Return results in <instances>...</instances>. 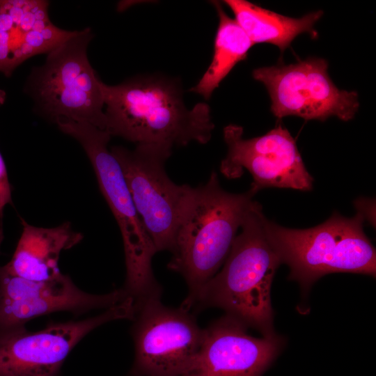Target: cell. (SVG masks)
Instances as JSON below:
<instances>
[{
  "label": "cell",
  "instance_id": "obj_3",
  "mask_svg": "<svg viewBox=\"0 0 376 376\" xmlns=\"http://www.w3.org/2000/svg\"><path fill=\"white\" fill-rule=\"evenodd\" d=\"M256 195L250 189L230 193L212 171L194 187L178 226L167 267L180 274L188 289L182 304L191 311L202 289L224 263Z\"/></svg>",
  "mask_w": 376,
  "mask_h": 376
},
{
  "label": "cell",
  "instance_id": "obj_8",
  "mask_svg": "<svg viewBox=\"0 0 376 376\" xmlns=\"http://www.w3.org/2000/svg\"><path fill=\"white\" fill-rule=\"evenodd\" d=\"M252 76L267 88L271 111L278 118L293 116L304 120L354 118L359 107L358 93L339 89L328 74V63L309 58L290 65L262 67Z\"/></svg>",
  "mask_w": 376,
  "mask_h": 376
},
{
  "label": "cell",
  "instance_id": "obj_1",
  "mask_svg": "<svg viewBox=\"0 0 376 376\" xmlns=\"http://www.w3.org/2000/svg\"><path fill=\"white\" fill-rule=\"evenodd\" d=\"M109 134L137 144L185 146L205 144L214 125L205 102L187 109L176 81L160 76H136L116 85L102 83Z\"/></svg>",
  "mask_w": 376,
  "mask_h": 376
},
{
  "label": "cell",
  "instance_id": "obj_11",
  "mask_svg": "<svg viewBox=\"0 0 376 376\" xmlns=\"http://www.w3.org/2000/svg\"><path fill=\"white\" fill-rule=\"evenodd\" d=\"M242 136L239 125H228L224 129L228 152L220 171L225 177L237 178L247 170L253 178L250 189L255 194L270 187L313 189V178L286 128L279 125L260 136L244 139Z\"/></svg>",
  "mask_w": 376,
  "mask_h": 376
},
{
  "label": "cell",
  "instance_id": "obj_12",
  "mask_svg": "<svg viewBox=\"0 0 376 376\" xmlns=\"http://www.w3.org/2000/svg\"><path fill=\"white\" fill-rule=\"evenodd\" d=\"M128 297L123 288L103 295L86 292L62 273L51 280L31 281L0 266V331L25 326L34 318L54 312L105 310Z\"/></svg>",
  "mask_w": 376,
  "mask_h": 376
},
{
  "label": "cell",
  "instance_id": "obj_7",
  "mask_svg": "<svg viewBox=\"0 0 376 376\" xmlns=\"http://www.w3.org/2000/svg\"><path fill=\"white\" fill-rule=\"evenodd\" d=\"M172 148L164 143H141L133 150L117 146L110 149L157 253L173 250L194 188L177 185L167 175L164 165Z\"/></svg>",
  "mask_w": 376,
  "mask_h": 376
},
{
  "label": "cell",
  "instance_id": "obj_16",
  "mask_svg": "<svg viewBox=\"0 0 376 376\" xmlns=\"http://www.w3.org/2000/svg\"><path fill=\"white\" fill-rule=\"evenodd\" d=\"M235 19L253 44L268 43L285 51L300 34L313 35L314 26L323 15L322 10L301 17H287L270 11L246 0H226Z\"/></svg>",
  "mask_w": 376,
  "mask_h": 376
},
{
  "label": "cell",
  "instance_id": "obj_9",
  "mask_svg": "<svg viewBox=\"0 0 376 376\" xmlns=\"http://www.w3.org/2000/svg\"><path fill=\"white\" fill-rule=\"evenodd\" d=\"M134 307V359L129 375L179 376L199 350L204 329L191 311L165 306L161 298Z\"/></svg>",
  "mask_w": 376,
  "mask_h": 376
},
{
  "label": "cell",
  "instance_id": "obj_18",
  "mask_svg": "<svg viewBox=\"0 0 376 376\" xmlns=\"http://www.w3.org/2000/svg\"><path fill=\"white\" fill-rule=\"evenodd\" d=\"M11 203V188L3 159L0 153V218L7 204Z\"/></svg>",
  "mask_w": 376,
  "mask_h": 376
},
{
  "label": "cell",
  "instance_id": "obj_4",
  "mask_svg": "<svg viewBox=\"0 0 376 376\" xmlns=\"http://www.w3.org/2000/svg\"><path fill=\"white\" fill-rule=\"evenodd\" d=\"M365 215L352 217L338 212L316 226L295 229L267 218V237L281 263L290 269L288 279L307 294L321 277L331 273L361 274L375 277L376 251L363 230Z\"/></svg>",
  "mask_w": 376,
  "mask_h": 376
},
{
  "label": "cell",
  "instance_id": "obj_15",
  "mask_svg": "<svg viewBox=\"0 0 376 376\" xmlns=\"http://www.w3.org/2000/svg\"><path fill=\"white\" fill-rule=\"evenodd\" d=\"M23 230L9 263L4 265L12 274L31 281H48L59 276L61 253L79 243L81 233L70 222L54 228H41L22 221Z\"/></svg>",
  "mask_w": 376,
  "mask_h": 376
},
{
  "label": "cell",
  "instance_id": "obj_17",
  "mask_svg": "<svg viewBox=\"0 0 376 376\" xmlns=\"http://www.w3.org/2000/svg\"><path fill=\"white\" fill-rule=\"evenodd\" d=\"M213 5L219 17L213 58L198 82L189 90L205 100L210 98L235 65L245 59L253 45L235 19L226 14L221 4L214 1Z\"/></svg>",
  "mask_w": 376,
  "mask_h": 376
},
{
  "label": "cell",
  "instance_id": "obj_5",
  "mask_svg": "<svg viewBox=\"0 0 376 376\" xmlns=\"http://www.w3.org/2000/svg\"><path fill=\"white\" fill-rule=\"evenodd\" d=\"M56 124L83 148L119 226L126 266L123 289L135 304L161 297L162 288L152 269L157 251L136 211L119 163L108 148L111 136L86 122L61 120Z\"/></svg>",
  "mask_w": 376,
  "mask_h": 376
},
{
  "label": "cell",
  "instance_id": "obj_14",
  "mask_svg": "<svg viewBox=\"0 0 376 376\" xmlns=\"http://www.w3.org/2000/svg\"><path fill=\"white\" fill-rule=\"evenodd\" d=\"M45 0H1L0 72L9 77L31 57L47 54L77 31L59 28Z\"/></svg>",
  "mask_w": 376,
  "mask_h": 376
},
{
  "label": "cell",
  "instance_id": "obj_13",
  "mask_svg": "<svg viewBox=\"0 0 376 376\" xmlns=\"http://www.w3.org/2000/svg\"><path fill=\"white\" fill-rule=\"evenodd\" d=\"M224 315L204 329L199 350L179 376H261L285 344L283 336L256 338Z\"/></svg>",
  "mask_w": 376,
  "mask_h": 376
},
{
  "label": "cell",
  "instance_id": "obj_6",
  "mask_svg": "<svg viewBox=\"0 0 376 376\" xmlns=\"http://www.w3.org/2000/svg\"><path fill=\"white\" fill-rule=\"evenodd\" d=\"M94 37L89 27L77 30L33 67L24 91L36 113L56 123L70 120L106 130L102 81L92 67L88 47Z\"/></svg>",
  "mask_w": 376,
  "mask_h": 376
},
{
  "label": "cell",
  "instance_id": "obj_19",
  "mask_svg": "<svg viewBox=\"0 0 376 376\" xmlns=\"http://www.w3.org/2000/svg\"><path fill=\"white\" fill-rule=\"evenodd\" d=\"M3 98V97H2V95H0V102L2 101Z\"/></svg>",
  "mask_w": 376,
  "mask_h": 376
},
{
  "label": "cell",
  "instance_id": "obj_10",
  "mask_svg": "<svg viewBox=\"0 0 376 376\" xmlns=\"http://www.w3.org/2000/svg\"><path fill=\"white\" fill-rule=\"evenodd\" d=\"M134 299L128 297L100 314L50 324L30 331L25 326L0 331V376H58L72 350L91 331L117 320H132Z\"/></svg>",
  "mask_w": 376,
  "mask_h": 376
},
{
  "label": "cell",
  "instance_id": "obj_20",
  "mask_svg": "<svg viewBox=\"0 0 376 376\" xmlns=\"http://www.w3.org/2000/svg\"><path fill=\"white\" fill-rule=\"evenodd\" d=\"M128 376H130V375H128Z\"/></svg>",
  "mask_w": 376,
  "mask_h": 376
},
{
  "label": "cell",
  "instance_id": "obj_2",
  "mask_svg": "<svg viewBox=\"0 0 376 376\" xmlns=\"http://www.w3.org/2000/svg\"><path fill=\"white\" fill-rule=\"evenodd\" d=\"M265 219L262 205L253 201L221 269L202 289L192 309L221 308L246 327L271 337L276 334L271 288L282 263L267 237Z\"/></svg>",
  "mask_w": 376,
  "mask_h": 376
}]
</instances>
